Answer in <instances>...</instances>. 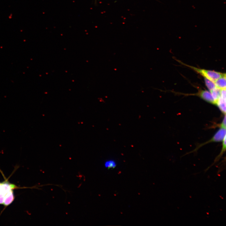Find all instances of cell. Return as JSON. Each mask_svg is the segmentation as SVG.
Returning a JSON list of instances; mask_svg holds the SVG:
<instances>
[{"label": "cell", "mask_w": 226, "mask_h": 226, "mask_svg": "<svg viewBox=\"0 0 226 226\" xmlns=\"http://www.w3.org/2000/svg\"><path fill=\"white\" fill-rule=\"evenodd\" d=\"M223 145H222V148L221 151V153L219 154L218 156L215 159V160L214 163H215V162L218 161L220 157L222 156V155L223 153L226 150V136L224 137V138L223 140Z\"/></svg>", "instance_id": "obj_9"}, {"label": "cell", "mask_w": 226, "mask_h": 226, "mask_svg": "<svg viewBox=\"0 0 226 226\" xmlns=\"http://www.w3.org/2000/svg\"><path fill=\"white\" fill-rule=\"evenodd\" d=\"M198 95L204 100L212 104H215V101L210 91L206 90H201L198 93Z\"/></svg>", "instance_id": "obj_5"}, {"label": "cell", "mask_w": 226, "mask_h": 226, "mask_svg": "<svg viewBox=\"0 0 226 226\" xmlns=\"http://www.w3.org/2000/svg\"><path fill=\"white\" fill-rule=\"evenodd\" d=\"M17 187L7 181L0 182V204L8 206L13 201V190Z\"/></svg>", "instance_id": "obj_1"}, {"label": "cell", "mask_w": 226, "mask_h": 226, "mask_svg": "<svg viewBox=\"0 0 226 226\" xmlns=\"http://www.w3.org/2000/svg\"><path fill=\"white\" fill-rule=\"evenodd\" d=\"M221 89H219L216 87L210 91L215 100V104L216 101L221 95Z\"/></svg>", "instance_id": "obj_7"}, {"label": "cell", "mask_w": 226, "mask_h": 226, "mask_svg": "<svg viewBox=\"0 0 226 226\" xmlns=\"http://www.w3.org/2000/svg\"><path fill=\"white\" fill-rule=\"evenodd\" d=\"M220 128H226V116L225 114L224 117L220 125Z\"/></svg>", "instance_id": "obj_11"}, {"label": "cell", "mask_w": 226, "mask_h": 226, "mask_svg": "<svg viewBox=\"0 0 226 226\" xmlns=\"http://www.w3.org/2000/svg\"><path fill=\"white\" fill-rule=\"evenodd\" d=\"M226 136V128H220L214 135L212 138L206 143L211 142H219L223 141Z\"/></svg>", "instance_id": "obj_4"}, {"label": "cell", "mask_w": 226, "mask_h": 226, "mask_svg": "<svg viewBox=\"0 0 226 226\" xmlns=\"http://www.w3.org/2000/svg\"><path fill=\"white\" fill-rule=\"evenodd\" d=\"M220 110L224 114L226 113V89L221 90V94L216 102Z\"/></svg>", "instance_id": "obj_3"}, {"label": "cell", "mask_w": 226, "mask_h": 226, "mask_svg": "<svg viewBox=\"0 0 226 226\" xmlns=\"http://www.w3.org/2000/svg\"><path fill=\"white\" fill-rule=\"evenodd\" d=\"M187 66L203 76L214 82L218 79L226 75L225 73H221L214 71L207 70L186 65Z\"/></svg>", "instance_id": "obj_2"}, {"label": "cell", "mask_w": 226, "mask_h": 226, "mask_svg": "<svg viewBox=\"0 0 226 226\" xmlns=\"http://www.w3.org/2000/svg\"><path fill=\"white\" fill-rule=\"evenodd\" d=\"M204 78L206 86L210 91L216 88L214 82L207 78Z\"/></svg>", "instance_id": "obj_8"}, {"label": "cell", "mask_w": 226, "mask_h": 226, "mask_svg": "<svg viewBox=\"0 0 226 226\" xmlns=\"http://www.w3.org/2000/svg\"><path fill=\"white\" fill-rule=\"evenodd\" d=\"M105 166L107 168H113L116 166V164L114 160H108L105 162Z\"/></svg>", "instance_id": "obj_10"}, {"label": "cell", "mask_w": 226, "mask_h": 226, "mask_svg": "<svg viewBox=\"0 0 226 226\" xmlns=\"http://www.w3.org/2000/svg\"><path fill=\"white\" fill-rule=\"evenodd\" d=\"M214 83L217 88L221 90L226 89V75L218 79Z\"/></svg>", "instance_id": "obj_6"}]
</instances>
